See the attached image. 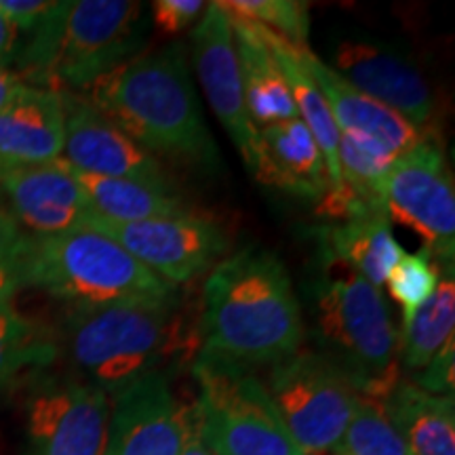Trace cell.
<instances>
[{
  "label": "cell",
  "instance_id": "30",
  "mask_svg": "<svg viewBox=\"0 0 455 455\" xmlns=\"http://www.w3.org/2000/svg\"><path fill=\"white\" fill-rule=\"evenodd\" d=\"M26 236L0 201V301H11L24 287Z\"/></svg>",
  "mask_w": 455,
  "mask_h": 455
},
{
  "label": "cell",
  "instance_id": "15",
  "mask_svg": "<svg viewBox=\"0 0 455 455\" xmlns=\"http://www.w3.org/2000/svg\"><path fill=\"white\" fill-rule=\"evenodd\" d=\"M196 78L221 127L228 131L243 161L247 163L258 135L244 104L241 66L235 47L230 17L218 3L204 7V13L190 34Z\"/></svg>",
  "mask_w": 455,
  "mask_h": 455
},
{
  "label": "cell",
  "instance_id": "8",
  "mask_svg": "<svg viewBox=\"0 0 455 455\" xmlns=\"http://www.w3.org/2000/svg\"><path fill=\"white\" fill-rule=\"evenodd\" d=\"M264 388L304 455L338 451L358 395L329 358L299 348L270 367Z\"/></svg>",
  "mask_w": 455,
  "mask_h": 455
},
{
  "label": "cell",
  "instance_id": "20",
  "mask_svg": "<svg viewBox=\"0 0 455 455\" xmlns=\"http://www.w3.org/2000/svg\"><path fill=\"white\" fill-rule=\"evenodd\" d=\"M228 17H230L232 32H235L244 104H247L249 118L255 129L298 118V110H295L281 68L276 64V57L266 44L258 24L235 13H228Z\"/></svg>",
  "mask_w": 455,
  "mask_h": 455
},
{
  "label": "cell",
  "instance_id": "7",
  "mask_svg": "<svg viewBox=\"0 0 455 455\" xmlns=\"http://www.w3.org/2000/svg\"><path fill=\"white\" fill-rule=\"evenodd\" d=\"M192 371L198 430L213 455H304L253 371L204 355Z\"/></svg>",
  "mask_w": 455,
  "mask_h": 455
},
{
  "label": "cell",
  "instance_id": "9",
  "mask_svg": "<svg viewBox=\"0 0 455 455\" xmlns=\"http://www.w3.org/2000/svg\"><path fill=\"white\" fill-rule=\"evenodd\" d=\"M382 198L390 224L413 230L426 251L453 264L455 190L439 141L428 135L398 156L384 178Z\"/></svg>",
  "mask_w": 455,
  "mask_h": 455
},
{
  "label": "cell",
  "instance_id": "33",
  "mask_svg": "<svg viewBox=\"0 0 455 455\" xmlns=\"http://www.w3.org/2000/svg\"><path fill=\"white\" fill-rule=\"evenodd\" d=\"M53 3L44 0H0V13L17 32L30 34L47 17Z\"/></svg>",
  "mask_w": 455,
  "mask_h": 455
},
{
  "label": "cell",
  "instance_id": "34",
  "mask_svg": "<svg viewBox=\"0 0 455 455\" xmlns=\"http://www.w3.org/2000/svg\"><path fill=\"white\" fill-rule=\"evenodd\" d=\"M20 32L4 20V15L0 13V68L9 70V66L15 61L17 49H20Z\"/></svg>",
  "mask_w": 455,
  "mask_h": 455
},
{
  "label": "cell",
  "instance_id": "2",
  "mask_svg": "<svg viewBox=\"0 0 455 455\" xmlns=\"http://www.w3.org/2000/svg\"><path fill=\"white\" fill-rule=\"evenodd\" d=\"M89 89L91 104L150 155L207 171L220 164L181 43L133 57Z\"/></svg>",
  "mask_w": 455,
  "mask_h": 455
},
{
  "label": "cell",
  "instance_id": "1",
  "mask_svg": "<svg viewBox=\"0 0 455 455\" xmlns=\"http://www.w3.org/2000/svg\"><path fill=\"white\" fill-rule=\"evenodd\" d=\"M198 355L249 369L276 365L304 344L291 276L270 249L249 244L215 266L203 291Z\"/></svg>",
  "mask_w": 455,
  "mask_h": 455
},
{
  "label": "cell",
  "instance_id": "35",
  "mask_svg": "<svg viewBox=\"0 0 455 455\" xmlns=\"http://www.w3.org/2000/svg\"><path fill=\"white\" fill-rule=\"evenodd\" d=\"M181 455H213L204 447L201 439V430H198V418L195 405H190V415H188V428H186V441L184 449H181Z\"/></svg>",
  "mask_w": 455,
  "mask_h": 455
},
{
  "label": "cell",
  "instance_id": "11",
  "mask_svg": "<svg viewBox=\"0 0 455 455\" xmlns=\"http://www.w3.org/2000/svg\"><path fill=\"white\" fill-rule=\"evenodd\" d=\"M87 226L110 236L173 287L203 275L228 249L224 228L196 213L144 221H110L93 215Z\"/></svg>",
  "mask_w": 455,
  "mask_h": 455
},
{
  "label": "cell",
  "instance_id": "12",
  "mask_svg": "<svg viewBox=\"0 0 455 455\" xmlns=\"http://www.w3.org/2000/svg\"><path fill=\"white\" fill-rule=\"evenodd\" d=\"M112 398L83 379L34 392L28 403L26 455H104Z\"/></svg>",
  "mask_w": 455,
  "mask_h": 455
},
{
  "label": "cell",
  "instance_id": "19",
  "mask_svg": "<svg viewBox=\"0 0 455 455\" xmlns=\"http://www.w3.org/2000/svg\"><path fill=\"white\" fill-rule=\"evenodd\" d=\"M301 61L306 70L315 78L323 98L327 100L329 110L339 133H355L378 141L395 155H405L428 138L430 131L418 129L401 114L379 104L369 95L346 83L338 72H333L325 61L308 47H301Z\"/></svg>",
  "mask_w": 455,
  "mask_h": 455
},
{
  "label": "cell",
  "instance_id": "29",
  "mask_svg": "<svg viewBox=\"0 0 455 455\" xmlns=\"http://www.w3.org/2000/svg\"><path fill=\"white\" fill-rule=\"evenodd\" d=\"M441 275L432 255L422 249L418 253H403L390 270L386 284H388L390 298L396 301L403 312V323L409 318L426 299L439 287Z\"/></svg>",
  "mask_w": 455,
  "mask_h": 455
},
{
  "label": "cell",
  "instance_id": "28",
  "mask_svg": "<svg viewBox=\"0 0 455 455\" xmlns=\"http://www.w3.org/2000/svg\"><path fill=\"white\" fill-rule=\"evenodd\" d=\"M228 13L268 28L284 41L306 47L310 34V4L304 0H228Z\"/></svg>",
  "mask_w": 455,
  "mask_h": 455
},
{
  "label": "cell",
  "instance_id": "36",
  "mask_svg": "<svg viewBox=\"0 0 455 455\" xmlns=\"http://www.w3.org/2000/svg\"><path fill=\"white\" fill-rule=\"evenodd\" d=\"M24 84L26 83L21 81L15 72L3 70V68H0V110H3V108L7 106L17 93H20Z\"/></svg>",
  "mask_w": 455,
  "mask_h": 455
},
{
  "label": "cell",
  "instance_id": "22",
  "mask_svg": "<svg viewBox=\"0 0 455 455\" xmlns=\"http://www.w3.org/2000/svg\"><path fill=\"white\" fill-rule=\"evenodd\" d=\"M318 244L323 258L339 261L378 289L405 253L392 235L388 215L323 226Z\"/></svg>",
  "mask_w": 455,
  "mask_h": 455
},
{
  "label": "cell",
  "instance_id": "26",
  "mask_svg": "<svg viewBox=\"0 0 455 455\" xmlns=\"http://www.w3.org/2000/svg\"><path fill=\"white\" fill-rule=\"evenodd\" d=\"M55 358V346L36 323L21 316L11 301H0V388L32 367Z\"/></svg>",
  "mask_w": 455,
  "mask_h": 455
},
{
  "label": "cell",
  "instance_id": "18",
  "mask_svg": "<svg viewBox=\"0 0 455 455\" xmlns=\"http://www.w3.org/2000/svg\"><path fill=\"white\" fill-rule=\"evenodd\" d=\"M64 150V98L24 84L0 110V180L53 163Z\"/></svg>",
  "mask_w": 455,
  "mask_h": 455
},
{
  "label": "cell",
  "instance_id": "37",
  "mask_svg": "<svg viewBox=\"0 0 455 455\" xmlns=\"http://www.w3.org/2000/svg\"><path fill=\"white\" fill-rule=\"evenodd\" d=\"M331 455H341V453H338V451H335V453H331Z\"/></svg>",
  "mask_w": 455,
  "mask_h": 455
},
{
  "label": "cell",
  "instance_id": "32",
  "mask_svg": "<svg viewBox=\"0 0 455 455\" xmlns=\"http://www.w3.org/2000/svg\"><path fill=\"white\" fill-rule=\"evenodd\" d=\"M455 341L451 339L445 348H441L432 361L418 375V388L436 396H453L455 388Z\"/></svg>",
  "mask_w": 455,
  "mask_h": 455
},
{
  "label": "cell",
  "instance_id": "3",
  "mask_svg": "<svg viewBox=\"0 0 455 455\" xmlns=\"http://www.w3.org/2000/svg\"><path fill=\"white\" fill-rule=\"evenodd\" d=\"M148 15L135 0H64L28 34L15 55L17 76L55 93L89 89L133 60L148 38Z\"/></svg>",
  "mask_w": 455,
  "mask_h": 455
},
{
  "label": "cell",
  "instance_id": "16",
  "mask_svg": "<svg viewBox=\"0 0 455 455\" xmlns=\"http://www.w3.org/2000/svg\"><path fill=\"white\" fill-rule=\"evenodd\" d=\"M0 201L30 236L61 235L93 218L83 186L61 158L0 180Z\"/></svg>",
  "mask_w": 455,
  "mask_h": 455
},
{
  "label": "cell",
  "instance_id": "10",
  "mask_svg": "<svg viewBox=\"0 0 455 455\" xmlns=\"http://www.w3.org/2000/svg\"><path fill=\"white\" fill-rule=\"evenodd\" d=\"M327 66L361 93L428 131L436 112L435 93L405 47L365 32L344 34L335 38Z\"/></svg>",
  "mask_w": 455,
  "mask_h": 455
},
{
  "label": "cell",
  "instance_id": "13",
  "mask_svg": "<svg viewBox=\"0 0 455 455\" xmlns=\"http://www.w3.org/2000/svg\"><path fill=\"white\" fill-rule=\"evenodd\" d=\"M64 98V150L61 161L100 178L135 180L158 188H173L158 158L135 144L121 127L87 98Z\"/></svg>",
  "mask_w": 455,
  "mask_h": 455
},
{
  "label": "cell",
  "instance_id": "27",
  "mask_svg": "<svg viewBox=\"0 0 455 455\" xmlns=\"http://www.w3.org/2000/svg\"><path fill=\"white\" fill-rule=\"evenodd\" d=\"M338 453L341 455H411L401 435L386 415L384 403L375 398L356 396L352 418Z\"/></svg>",
  "mask_w": 455,
  "mask_h": 455
},
{
  "label": "cell",
  "instance_id": "14",
  "mask_svg": "<svg viewBox=\"0 0 455 455\" xmlns=\"http://www.w3.org/2000/svg\"><path fill=\"white\" fill-rule=\"evenodd\" d=\"M188 415L169 373L148 375L112 396L104 455H181Z\"/></svg>",
  "mask_w": 455,
  "mask_h": 455
},
{
  "label": "cell",
  "instance_id": "21",
  "mask_svg": "<svg viewBox=\"0 0 455 455\" xmlns=\"http://www.w3.org/2000/svg\"><path fill=\"white\" fill-rule=\"evenodd\" d=\"M261 36L268 44L272 55L276 57V64L281 68L284 83H287L289 93L298 110V118L306 124L315 138L318 150L325 158L329 190H339L341 188V171L338 161V146H339V131L335 127V121L329 110L327 100L323 98L321 89L316 87L315 78L306 70L304 61H301V47L298 44L284 41L278 34L270 32L268 28L259 26ZM308 47V44H306Z\"/></svg>",
  "mask_w": 455,
  "mask_h": 455
},
{
  "label": "cell",
  "instance_id": "25",
  "mask_svg": "<svg viewBox=\"0 0 455 455\" xmlns=\"http://www.w3.org/2000/svg\"><path fill=\"white\" fill-rule=\"evenodd\" d=\"M455 333V281L453 272L439 281L435 293L403 323L401 365L407 371H422L445 348Z\"/></svg>",
  "mask_w": 455,
  "mask_h": 455
},
{
  "label": "cell",
  "instance_id": "23",
  "mask_svg": "<svg viewBox=\"0 0 455 455\" xmlns=\"http://www.w3.org/2000/svg\"><path fill=\"white\" fill-rule=\"evenodd\" d=\"M395 430L411 455H455V401L398 382L384 401Z\"/></svg>",
  "mask_w": 455,
  "mask_h": 455
},
{
  "label": "cell",
  "instance_id": "4",
  "mask_svg": "<svg viewBox=\"0 0 455 455\" xmlns=\"http://www.w3.org/2000/svg\"><path fill=\"white\" fill-rule=\"evenodd\" d=\"M308 289L316 352L346 375L358 396L386 401L401 382V339L382 291L339 261Z\"/></svg>",
  "mask_w": 455,
  "mask_h": 455
},
{
  "label": "cell",
  "instance_id": "31",
  "mask_svg": "<svg viewBox=\"0 0 455 455\" xmlns=\"http://www.w3.org/2000/svg\"><path fill=\"white\" fill-rule=\"evenodd\" d=\"M207 3L201 0H156L152 3L155 26L167 36H180L188 28L198 24Z\"/></svg>",
  "mask_w": 455,
  "mask_h": 455
},
{
  "label": "cell",
  "instance_id": "6",
  "mask_svg": "<svg viewBox=\"0 0 455 455\" xmlns=\"http://www.w3.org/2000/svg\"><path fill=\"white\" fill-rule=\"evenodd\" d=\"M181 348L175 299L76 310L68 327L72 365L110 398L148 375L167 373Z\"/></svg>",
  "mask_w": 455,
  "mask_h": 455
},
{
  "label": "cell",
  "instance_id": "24",
  "mask_svg": "<svg viewBox=\"0 0 455 455\" xmlns=\"http://www.w3.org/2000/svg\"><path fill=\"white\" fill-rule=\"evenodd\" d=\"M74 171L95 218L110 221H144L158 218H178L192 213L175 188H158L135 180L100 178Z\"/></svg>",
  "mask_w": 455,
  "mask_h": 455
},
{
  "label": "cell",
  "instance_id": "17",
  "mask_svg": "<svg viewBox=\"0 0 455 455\" xmlns=\"http://www.w3.org/2000/svg\"><path fill=\"white\" fill-rule=\"evenodd\" d=\"M244 164L261 184L304 201H321L329 190L325 158L299 118L258 129Z\"/></svg>",
  "mask_w": 455,
  "mask_h": 455
},
{
  "label": "cell",
  "instance_id": "5",
  "mask_svg": "<svg viewBox=\"0 0 455 455\" xmlns=\"http://www.w3.org/2000/svg\"><path fill=\"white\" fill-rule=\"evenodd\" d=\"M24 287L43 289L76 310L175 299L173 284L91 226L53 236L28 235Z\"/></svg>",
  "mask_w": 455,
  "mask_h": 455
}]
</instances>
